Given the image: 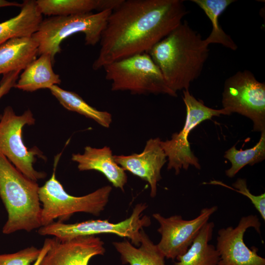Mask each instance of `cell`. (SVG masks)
<instances>
[{
	"instance_id": "cell-1",
	"label": "cell",
	"mask_w": 265,
	"mask_h": 265,
	"mask_svg": "<svg viewBox=\"0 0 265 265\" xmlns=\"http://www.w3.org/2000/svg\"><path fill=\"white\" fill-rule=\"evenodd\" d=\"M182 0H123L109 15L92 65L97 70L135 54L147 53L188 13Z\"/></svg>"
},
{
	"instance_id": "cell-2",
	"label": "cell",
	"mask_w": 265,
	"mask_h": 265,
	"mask_svg": "<svg viewBox=\"0 0 265 265\" xmlns=\"http://www.w3.org/2000/svg\"><path fill=\"white\" fill-rule=\"evenodd\" d=\"M201 34L184 21L147 53L175 94L189 89L201 75L209 54Z\"/></svg>"
},
{
	"instance_id": "cell-3",
	"label": "cell",
	"mask_w": 265,
	"mask_h": 265,
	"mask_svg": "<svg viewBox=\"0 0 265 265\" xmlns=\"http://www.w3.org/2000/svg\"><path fill=\"white\" fill-rule=\"evenodd\" d=\"M39 187L0 153V198L8 214L3 234L29 232L42 226Z\"/></svg>"
},
{
	"instance_id": "cell-4",
	"label": "cell",
	"mask_w": 265,
	"mask_h": 265,
	"mask_svg": "<svg viewBox=\"0 0 265 265\" xmlns=\"http://www.w3.org/2000/svg\"><path fill=\"white\" fill-rule=\"evenodd\" d=\"M111 11L55 16L43 20L32 35L38 46V55L48 54L54 63L55 55L61 51L60 44L63 40L78 33L84 34L86 45H96L100 42Z\"/></svg>"
},
{
	"instance_id": "cell-5",
	"label": "cell",
	"mask_w": 265,
	"mask_h": 265,
	"mask_svg": "<svg viewBox=\"0 0 265 265\" xmlns=\"http://www.w3.org/2000/svg\"><path fill=\"white\" fill-rule=\"evenodd\" d=\"M60 156H56L51 177L39 187V197L42 205V226L47 225L56 219L58 221L63 222L76 212L98 216L104 210L112 191V187L107 185L82 196L67 193L55 177V169Z\"/></svg>"
},
{
	"instance_id": "cell-6",
	"label": "cell",
	"mask_w": 265,
	"mask_h": 265,
	"mask_svg": "<svg viewBox=\"0 0 265 265\" xmlns=\"http://www.w3.org/2000/svg\"><path fill=\"white\" fill-rule=\"evenodd\" d=\"M103 68L112 91L132 94H166L177 97L169 87L158 66L148 53L135 54L110 63Z\"/></svg>"
},
{
	"instance_id": "cell-7",
	"label": "cell",
	"mask_w": 265,
	"mask_h": 265,
	"mask_svg": "<svg viewBox=\"0 0 265 265\" xmlns=\"http://www.w3.org/2000/svg\"><path fill=\"white\" fill-rule=\"evenodd\" d=\"M145 203L136 204L130 216L117 223L106 220H88L73 224L59 221L41 227L38 230L41 236H53L61 240H68L78 237L91 236L101 234H115L131 240V243L138 246L140 243V230L151 225L150 217L142 216L147 208Z\"/></svg>"
},
{
	"instance_id": "cell-8",
	"label": "cell",
	"mask_w": 265,
	"mask_h": 265,
	"mask_svg": "<svg viewBox=\"0 0 265 265\" xmlns=\"http://www.w3.org/2000/svg\"><path fill=\"white\" fill-rule=\"evenodd\" d=\"M35 122L30 110L17 115L10 106L6 107L0 116V153L24 175L37 182L45 178L46 174L34 169L36 157L44 160H46V157L37 147H26L22 138L24 126L34 125Z\"/></svg>"
},
{
	"instance_id": "cell-9",
	"label": "cell",
	"mask_w": 265,
	"mask_h": 265,
	"mask_svg": "<svg viewBox=\"0 0 265 265\" xmlns=\"http://www.w3.org/2000/svg\"><path fill=\"white\" fill-rule=\"evenodd\" d=\"M183 92L186 113L185 125L179 132L173 133L170 139L160 142L168 160L167 169H174L177 175L181 169L187 170L190 165L201 169L198 159L191 151L188 141L191 131L203 121L211 120L213 117L230 115L223 108L216 109L205 106L202 100L191 94L189 89Z\"/></svg>"
},
{
	"instance_id": "cell-10",
	"label": "cell",
	"mask_w": 265,
	"mask_h": 265,
	"mask_svg": "<svg viewBox=\"0 0 265 265\" xmlns=\"http://www.w3.org/2000/svg\"><path fill=\"white\" fill-rule=\"evenodd\" d=\"M223 108L230 114L237 113L252 121L253 131H265V84L247 70L238 71L224 82Z\"/></svg>"
},
{
	"instance_id": "cell-11",
	"label": "cell",
	"mask_w": 265,
	"mask_h": 265,
	"mask_svg": "<svg viewBox=\"0 0 265 265\" xmlns=\"http://www.w3.org/2000/svg\"><path fill=\"white\" fill-rule=\"evenodd\" d=\"M217 209L216 206L204 208L190 220L184 219L180 215L165 217L159 213H154L153 217L159 225L158 232L161 235L157 245L165 258L174 260L184 254Z\"/></svg>"
},
{
	"instance_id": "cell-12",
	"label": "cell",
	"mask_w": 265,
	"mask_h": 265,
	"mask_svg": "<svg viewBox=\"0 0 265 265\" xmlns=\"http://www.w3.org/2000/svg\"><path fill=\"white\" fill-rule=\"evenodd\" d=\"M261 223L257 215L242 216L235 227L229 226L218 231L215 248L218 265H265V259L257 253V249L249 248L244 241L246 230L254 228L261 234Z\"/></svg>"
},
{
	"instance_id": "cell-13",
	"label": "cell",
	"mask_w": 265,
	"mask_h": 265,
	"mask_svg": "<svg viewBox=\"0 0 265 265\" xmlns=\"http://www.w3.org/2000/svg\"><path fill=\"white\" fill-rule=\"evenodd\" d=\"M105 252L104 241L94 236L68 240L54 237L39 265H88L92 257Z\"/></svg>"
},
{
	"instance_id": "cell-14",
	"label": "cell",
	"mask_w": 265,
	"mask_h": 265,
	"mask_svg": "<svg viewBox=\"0 0 265 265\" xmlns=\"http://www.w3.org/2000/svg\"><path fill=\"white\" fill-rule=\"evenodd\" d=\"M161 141L159 137L150 138L139 154L113 156L116 163L125 171L148 183L152 198L157 195V184L161 179V170L167 161L160 144Z\"/></svg>"
},
{
	"instance_id": "cell-15",
	"label": "cell",
	"mask_w": 265,
	"mask_h": 265,
	"mask_svg": "<svg viewBox=\"0 0 265 265\" xmlns=\"http://www.w3.org/2000/svg\"><path fill=\"white\" fill-rule=\"evenodd\" d=\"M110 148L86 146L83 154H73L71 159L78 163L80 171L96 170L102 173L116 188L124 190L127 182L125 171L116 163Z\"/></svg>"
},
{
	"instance_id": "cell-16",
	"label": "cell",
	"mask_w": 265,
	"mask_h": 265,
	"mask_svg": "<svg viewBox=\"0 0 265 265\" xmlns=\"http://www.w3.org/2000/svg\"><path fill=\"white\" fill-rule=\"evenodd\" d=\"M38 47L32 36L12 38L0 45V75L24 70L36 59Z\"/></svg>"
},
{
	"instance_id": "cell-17",
	"label": "cell",
	"mask_w": 265,
	"mask_h": 265,
	"mask_svg": "<svg viewBox=\"0 0 265 265\" xmlns=\"http://www.w3.org/2000/svg\"><path fill=\"white\" fill-rule=\"evenodd\" d=\"M20 13L0 23V45L14 38L31 37L43 21L36 0H26L22 3Z\"/></svg>"
},
{
	"instance_id": "cell-18",
	"label": "cell",
	"mask_w": 265,
	"mask_h": 265,
	"mask_svg": "<svg viewBox=\"0 0 265 265\" xmlns=\"http://www.w3.org/2000/svg\"><path fill=\"white\" fill-rule=\"evenodd\" d=\"M53 64L48 54H42L29 63L24 69L14 88L33 92L49 88L61 82L59 76L53 69Z\"/></svg>"
},
{
	"instance_id": "cell-19",
	"label": "cell",
	"mask_w": 265,
	"mask_h": 265,
	"mask_svg": "<svg viewBox=\"0 0 265 265\" xmlns=\"http://www.w3.org/2000/svg\"><path fill=\"white\" fill-rule=\"evenodd\" d=\"M112 244L120 256L123 264L129 265H166L165 257L143 229L140 230V243L135 247L127 239Z\"/></svg>"
},
{
	"instance_id": "cell-20",
	"label": "cell",
	"mask_w": 265,
	"mask_h": 265,
	"mask_svg": "<svg viewBox=\"0 0 265 265\" xmlns=\"http://www.w3.org/2000/svg\"><path fill=\"white\" fill-rule=\"evenodd\" d=\"M214 228L213 222H208L187 250L176 259L175 265H218V253L215 247L209 243Z\"/></svg>"
},
{
	"instance_id": "cell-21",
	"label": "cell",
	"mask_w": 265,
	"mask_h": 265,
	"mask_svg": "<svg viewBox=\"0 0 265 265\" xmlns=\"http://www.w3.org/2000/svg\"><path fill=\"white\" fill-rule=\"evenodd\" d=\"M49 89L60 104L68 110L77 112L96 121L102 127L108 128L112 122V115L106 111L99 110L87 104L74 92L64 90L57 85Z\"/></svg>"
},
{
	"instance_id": "cell-22",
	"label": "cell",
	"mask_w": 265,
	"mask_h": 265,
	"mask_svg": "<svg viewBox=\"0 0 265 265\" xmlns=\"http://www.w3.org/2000/svg\"><path fill=\"white\" fill-rule=\"evenodd\" d=\"M39 12L42 15L53 16H69L106 10V0H38Z\"/></svg>"
},
{
	"instance_id": "cell-23",
	"label": "cell",
	"mask_w": 265,
	"mask_h": 265,
	"mask_svg": "<svg viewBox=\"0 0 265 265\" xmlns=\"http://www.w3.org/2000/svg\"><path fill=\"white\" fill-rule=\"evenodd\" d=\"M205 12L212 24V30L210 35L205 39V42L209 45L212 43L220 44L233 51L238 46L231 37L226 34L218 23L220 15L233 2L234 0H192Z\"/></svg>"
},
{
	"instance_id": "cell-24",
	"label": "cell",
	"mask_w": 265,
	"mask_h": 265,
	"mask_svg": "<svg viewBox=\"0 0 265 265\" xmlns=\"http://www.w3.org/2000/svg\"><path fill=\"white\" fill-rule=\"evenodd\" d=\"M231 163V167L225 171L229 178L234 177L246 165H253L265 159V131L261 132L259 141L253 147L238 150L234 145L224 155Z\"/></svg>"
},
{
	"instance_id": "cell-25",
	"label": "cell",
	"mask_w": 265,
	"mask_h": 265,
	"mask_svg": "<svg viewBox=\"0 0 265 265\" xmlns=\"http://www.w3.org/2000/svg\"><path fill=\"white\" fill-rule=\"evenodd\" d=\"M209 184L220 185L230 188L231 189L246 196L251 202L256 209L260 213L264 220H265V193L255 195L252 194L249 190L246 180L245 179L238 178L232 184L233 187L225 185L224 184L216 181H211Z\"/></svg>"
},
{
	"instance_id": "cell-26",
	"label": "cell",
	"mask_w": 265,
	"mask_h": 265,
	"mask_svg": "<svg viewBox=\"0 0 265 265\" xmlns=\"http://www.w3.org/2000/svg\"><path fill=\"white\" fill-rule=\"evenodd\" d=\"M41 249L28 247L15 253L0 254V265H31L37 260Z\"/></svg>"
},
{
	"instance_id": "cell-27",
	"label": "cell",
	"mask_w": 265,
	"mask_h": 265,
	"mask_svg": "<svg viewBox=\"0 0 265 265\" xmlns=\"http://www.w3.org/2000/svg\"><path fill=\"white\" fill-rule=\"evenodd\" d=\"M21 71H13L2 75L0 81V99L14 87Z\"/></svg>"
},
{
	"instance_id": "cell-28",
	"label": "cell",
	"mask_w": 265,
	"mask_h": 265,
	"mask_svg": "<svg viewBox=\"0 0 265 265\" xmlns=\"http://www.w3.org/2000/svg\"><path fill=\"white\" fill-rule=\"evenodd\" d=\"M50 246V238H47L45 240L44 244L41 248V252L37 260L32 265H39L41 261L48 251Z\"/></svg>"
},
{
	"instance_id": "cell-29",
	"label": "cell",
	"mask_w": 265,
	"mask_h": 265,
	"mask_svg": "<svg viewBox=\"0 0 265 265\" xmlns=\"http://www.w3.org/2000/svg\"><path fill=\"white\" fill-rule=\"evenodd\" d=\"M6 6H17L21 7L22 4L15 1L12 2L5 0H0V8Z\"/></svg>"
}]
</instances>
